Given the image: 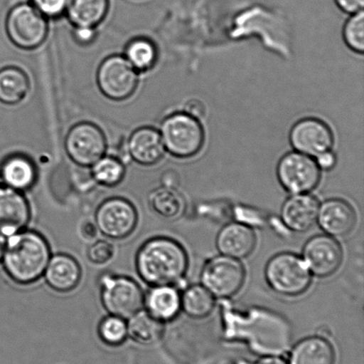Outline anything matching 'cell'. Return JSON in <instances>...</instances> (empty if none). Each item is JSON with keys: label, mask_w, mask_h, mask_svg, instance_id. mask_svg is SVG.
Instances as JSON below:
<instances>
[{"label": "cell", "mask_w": 364, "mask_h": 364, "mask_svg": "<svg viewBox=\"0 0 364 364\" xmlns=\"http://www.w3.org/2000/svg\"><path fill=\"white\" fill-rule=\"evenodd\" d=\"M188 258L183 246L174 239H149L135 258L138 276L149 286L179 284L187 273Z\"/></svg>", "instance_id": "cell-1"}, {"label": "cell", "mask_w": 364, "mask_h": 364, "mask_svg": "<svg viewBox=\"0 0 364 364\" xmlns=\"http://www.w3.org/2000/svg\"><path fill=\"white\" fill-rule=\"evenodd\" d=\"M51 256V247L44 235L26 228L6 238L1 263L14 284L27 286L41 279Z\"/></svg>", "instance_id": "cell-2"}, {"label": "cell", "mask_w": 364, "mask_h": 364, "mask_svg": "<svg viewBox=\"0 0 364 364\" xmlns=\"http://www.w3.org/2000/svg\"><path fill=\"white\" fill-rule=\"evenodd\" d=\"M100 298L109 315L128 320L144 308V292L133 278L105 273L99 280Z\"/></svg>", "instance_id": "cell-3"}, {"label": "cell", "mask_w": 364, "mask_h": 364, "mask_svg": "<svg viewBox=\"0 0 364 364\" xmlns=\"http://www.w3.org/2000/svg\"><path fill=\"white\" fill-rule=\"evenodd\" d=\"M265 276L269 287L285 297L304 293L312 283V274L304 260L291 252H282L270 259Z\"/></svg>", "instance_id": "cell-4"}, {"label": "cell", "mask_w": 364, "mask_h": 364, "mask_svg": "<svg viewBox=\"0 0 364 364\" xmlns=\"http://www.w3.org/2000/svg\"><path fill=\"white\" fill-rule=\"evenodd\" d=\"M160 135L166 150L182 159L198 155L205 142L202 125L186 113L166 117L160 128Z\"/></svg>", "instance_id": "cell-5"}, {"label": "cell", "mask_w": 364, "mask_h": 364, "mask_svg": "<svg viewBox=\"0 0 364 364\" xmlns=\"http://www.w3.org/2000/svg\"><path fill=\"white\" fill-rule=\"evenodd\" d=\"M6 34L17 48L33 50L45 42L48 34V19L31 4H18L6 20Z\"/></svg>", "instance_id": "cell-6"}, {"label": "cell", "mask_w": 364, "mask_h": 364, "mask_svg": "<svg viewBox=\"0 0 364 364\" xmlns=\"http://www.w3.org/2000/svg\"><path fill=\"white\" fill-rule=\"evenodd\" d=\"M139 216L136 208L123 197L103 201L96 209L95 224L105 237L121 241L130 237L136 230Z\"/></svg>", "instance_id": "cell-7"}, {"label": "cell", "mask_w": 364, "mask_h": 364, "mask_svg": "<svg viewBox=\"0 0 364 364\" xmlns=\"http://www.w3.org/2000/svg\"><path fill=\"white\" fill-rule=\"evenodd\" d=\"M201 281L214 298H230L244 285L245 269L240 260L223 255L214 256L203 266Z\"/></svg>", "instance_id": "cell-8"}, {"label": "cell", "mask_w": 364, "mask_h": 364, "mask_svg": "<svg viewBox=\"0 0 364 364\" xmlns=\"http://www.w3.org/2000/svg\"><path fill=\"white\" fill-rule=\"evenodd\" d=\"M100 90L113 101H124L136 91L139 73L122 56L107 57L96 74Z\"/></svg>", "instance_id": "cell-9"}, {"label": "cell", "mask_w": 364, "mask_h": 364, "mask_svg": "<svg viewBox=\"0 0 364 364\" xmlns=\"http://www.w3.org/2000/svg\"><path fill=\"white\" fill-rule=\"evenodd\" d=\"M277 177L282 187L291 194H309L320 183L321 169L312 157L291 152L278 163Z\"/></svg>", "instance_id": "cell-10"}, {"label": "cell", "mask_w": 364, "mask_h": 364, "mask_svg": "<svg viewBox=\"0 0 364 364\" xmlns=\"http://www.w3.org/2000/svg\"><path fill=\"white\" fill-rule=\"evenodd\" d=\"M67 155L77 165L92 167L107 151V140L101 128L91 123L75 125L65 138Z\"/></svg>", "instance_id": "cell-11"}, {"label": "cell", "mask_w": 364, "mask_h": 364, "mask_svg": "<svg viewBox=\"0 0 364 364\" xmlns=\"http://www.w3.org/2000/svg\"><path fill=\"white\" fill-rule=\"evenodd\" d=\"M303 260L310 273L316 277L333 276L343 261V251L340 244L330 235H316L309 239L303 249Z\"/></svg>", "instance_id": "cell-12"}, {"label": "cell", "mask_w": 364, "mask_h": 364, "mask_svg": "<svg viewBox=\"0 0 364 364\" xmlns=\"http://www.w3.org/2000/svg\"><path fill=\"white\" fill-rule=\"evenodd\" d=\"M290 141L296 151L310 157H317L331 151L334 137L331 128L316 118H306L292 127Z\"/></svg>", "instance_id": "cell-13"}, {"label": "cell", "mask_w": 364, "mask_h": 364, "mask_svg": "<svg viewBox=\"0 0 364 364\" xmlns=\"http://www.w3.org/2000/svg\"><path fill=\"white\" fill-rule=\"evenodd\" d=\"M31 209L24 192L0 184V234L5 238L26 229Z\"/></svg>", "instance_id": "cell-14"}, {"label": "cell", "mask_w": 364, "mask_h": 364, "mask_svg": "<svg viewBox=\"0 0 364 364\" xmlns=\"http://www.w3.org/2000/svg\"><path fill=\"white\" fill-rule=\"evenodd\" d=\"M320 203L309 194H292L284 202L281 219L289 230L305 233L316 223Z\"/></svg>", "instance_id": "cell-15"}, {"label": "cell", "mask_w": 364, "mask_h": 364, "mask_svg": "<svg viewBox=\"0 0 364 364\" xmlns=\"http://www.w3.org/2000/svg\"><path fill=\"white\" fill-rule=\"evenodd\" d=\"M317 223L331 237H345L356 224V213L348 202L331 199L319 207Z\"/></svg>", "instance_id": "cell-16"}, {"label": "cell", "mask_w": 364, "mask_h": 364, "mask_svg": "<svg viewBox=\"0 0 364 364\" xmlns=\"http://www.w3.org/2000/svg\"><path fill=\"white\" fill-rule=\"evenodd\" d=\"M46 284L59 293H69L76 290L82 279L80 264L74 256L58 253L51 256L44 276Z\"/></svg>", "instance_id": "cell-17"}, {"label": "cell", "mask_w": 364, "mask_h": 364, "mask_svg": "<svg viewBox=\"0 0 364 364\" xmlns=\"http://www.w3.org/2000/svg\"><path fill=\"white\" fill-rule=\"evenodd\" d=\"M255 230L244 223H230L217 235L216 246L221 255L235 259H246L256 248Z\"/></svg>", "instance_id": "cell-18"}, {"label": "cell", "mask_w": 364, "mask_h": 364, "mask_svg": "<svg viewBox=\"0 0 364 364\" xmlns=\"http://www.w3.org/2000/svg\"><path fill=\"white\" fill-rule=\"evenodd\" d=\"M128 152L135 162L142 166H153L163 159L166 148L159 131L154 128L144 127L130 135Z\"/></svg>", "instance_id": "cell-19"}, {"label": "cell", "mask_w": 364, "mask_h": 364, "mask_svg": "<svg viewBox=\"0 0 364 364\" xmlns=\"http://www.w3.org/2000/svg\"><path fill=\"white\" fill-rule=\"evenodd\" d=\"M181 294L174 285L152 286L144 295V309L160 322H173L181 311Z\"/></svg>", "instance_id": "cell-20"}, {"label": "cell", "mask_w": 364, "mask_h": 364, "mask_svg": "<svg viewBox=\"0 0 364 364\" xmlns=\"http://www.w3.org/2000/svg\"><path fill=\"white\" fill-rule=\"evenodd\" d=\"M37 167L30 158L23 155H13L0 165V181L5 187L24 192L37 182Z\"/></svg>", "instance_id": "cell-21"}, {"label": "cell", "mask_w": 364, "mask_h": 364, "mask_svg": "<svg viewBox=\"0 0 364 364\" xmlns=\"http://www.w3.org/2000/svg\"><path fill=\"white\" fill-rule=\"evenodd\" d=\"M336 353L333 345L323 337L304 338L294 345L289 364H335Z\"/></svg>", "instance_id": "cell-22"}, {"label": "cell", "mask_w": 364, "mask_h": 364, "mask_svg": "<svg viewBox=\"0 0 364 364\" xmlns=\"http://www.w3.org/2000/svg\"><path fill=\"white\" fill-rule=\"evenodd\" d=\"M109 0H68L66 14L74 27L95 28L105 21Z\"/></svg>", "instance_id": "cell-23"}, {"label": "cell", "mask_w": 364, "mask_h": 364, "mask_svg": "<svg viewBox=\"0 0 364 364\" xmlns=\"http://www.w3.org/2000/svg\"><path fill=\"white\" fill-rule=\"evenodd\" d=\"M148 202L153 212L167 220L179 219L187 208L186 199L177 188L163 185L151 192Z\"/></svg>", "instance_id": "cell-24"}, {"label": "cell", "mask_w": 364, "mask_h": 364, "mask_svg": "<svg viewBox=\"0 0 364 364\" xmlns=\"http://www.w3.org/2000/svg\"><path fill=\"white\" fill-rule=\"evenodd\" d=\"M128 338L141 345H151L161 340L166 323L141 309L127 320Z\"/></svg>", "instance_id": "cell-25"}, {"label": "cell", "mask_w": 364, "mask_h": 364, "mask_svg": "<svg viewBox=\"0 0 364 364\" xmlns=\"http://www.w3.org/2000/svg\"><path fill=\"white\" fill-rule=\"evenodd\" d=\"M30 88V78L23 70L13 66L0 70V102L16 105L26 98Z\"/></svg>", "instance_id": "cell-26"}, {"label": "cell", "mask_w": 364, "mask_h": 364, "mask_svg": "<svg viewBox=\"0 0 364 364\" xmlns=\"http://www.w3.org/2000/svg\"><path fill=\"white\" fill-rule=\"evenodd\" d=\"M181 310L194 319L209 316L215 308V298L203 285H192L181 294Z\"/></svg>", "instance_id": "cell-27"}, {"label": "cell", "mask_w": 364, "mask_h": 364, "mask_svg": "<svg viewBox=\"0 0 364 364\" xmlns=\"http://www.w3.org/2000/svg\"><path fill=\"white\" fill-rule=\"evenodd\" d=\"M158 57L156 45L146 38H134L124 50V58L138 73L151 71L155 66Z\"/></svg>", "instance_id": "cell-28"}, {"label": "cell", "mask_w": 364, "mask_h": 364, "mask_svg": "<svg viewBox=\"0 0 364 364\" xmlns=\"http://www.w3.org/2000/svg\"><path fill=\"white\" fill-rule=\"evenodd\" d=\"M92 180L105 187H116L126 176V167L119 159L103 156L92 166Z\"/></svg>", "instance_id": "cell-29"}, {"label": "cell", "mask_w": 364, "mask_h": 364, "mask_svg": "<svg viewBox=\"0 0 364 364\" xmlns=\"http://www.w3.org/2000/svg\"><path fill=\"white\" fill-rule=\"evenodd\" d=\"M97 331L103 343L109 347H119L128 338L127 320L108 315L100 321Z\"/></svg>", "instance_id": "cell-30"}, {"label": "cell", "mask_w": 364, "mask_h": 364, "mask_svg": "<svg viewBox=\"0 0 364 364\" xmlns=\"http://www.w3.org/2000/svg\"><path fill=\"white\" fill-rule=\"evenodd\" d=\"M346 44L353 51L358 53L364 52V13L360 11L353 14L346 23L343 30Z\"/></svg>", "instance_id": "cell-31"}, {"label": "cell", "mask_w": 364, "mask_h": 364, "mask_svg": "<svg viewBox=\"0 0 364 364\" xmlns=\"http://www.w3.org/2000/svg\"><path fill=\"white\" fill-rule=\"evenodd\" d=\"M115 254V246L103 240L95 241L87 251V259L96 266L105 265L113 259Z\"/></svg>", "instance_id": "cell-32"}, {"label": "cell", "mask_w": 364, "mask_h": 364, "mask_svg": "<svg viewBox=\"0 0 364 364\" xmlns=\"http://www.w3.org/2000/svg\"><path fill=\"white\" fill-rule=\"evenodd\" d=\"M31 5L48 18H58L66 13L68 0H31Z\"/></svg>", "instance_id": "cell-33"}, {"label": "cell", "mask_w": 364, "mask_h": 364, "mask_svg": "<svg viewBox=\"0 0 364 364\" xmlns=\"http://www.w3.org/2000/svg\"><path fill=\"white\" fill-rule=\"evenodd\" d=\"M75 41L81 46H88L95 41L96 28L88 27H75L73 31Z\"/></svg>", "instance_id": "cell-34"}, {"label": "cell", "mask_w": 364, "mask_h": 364, "mask_svg": "<svg viewBox=\"0 0 364 364\" xmlns=\"http://www.w3.org/2000/svg\"><path fill=\"white\" fill-rule=\"evenodd\" d=\"M185 113L196 120L201 119L205 114V106L198 99H192L186 103Z\"/></svg>", "instance_id": "cell-35"}, {"label": "cell", "mask_w": 364, "mask_h": 364, "mask_svg": "<svg viewBox=\"0 0 364 364\" xmlns=\"http://www.w3.org/2000/svg\"><path fill=\"white\" fill-rule=\"evenodd\" d=\"M335 1L338 6L346 13L355 14L363 9L364 0H335Z\"/></svg>", "instance_id": "cell-36"}, {"label": "cell", "mask_w": 364, "mask_h": 364, "mask_svg": "<svg viewBox=\"0 0 364 364\" xmlns=\"http://www.w3.org/2000/svg\"><path fill=\"white\" fill-rule=\"evenodd\" d=\"M316 163L321 170H330L333 169L336 164V157L331 151H328L322 153L316 157Z\"/></svg>", "instance_id": "cell-37"}, {"label": "cell", "mask_w": 364, "mask_h": 364, "mask_svg": "<svg viewBox=\"0 0 364 364\" xmlns=\"http://www.w3.org/2000/svg\"><path fill=\"white\" fill-rule=\"evenodd\" d=\"M97 227H96L95 222L92 223L91 221H87L81 224L80 227V234L81 236L85 239V240L91 241L94 240L98 233Z\"/></svg>", "instance_id": "cell-38"}, {"label": "cell", "mask_w": 364, "mask_h": 364, "mask_svg": "<svg viewBox=\"0 0 364 364\" xmlns=\"http://www.w3.org/2000/svg\"><path fill=\"white\" fill-rule=\"evenodd\" d=\"M163 187L176 188L178 184H179V177L176 173L171 172L165 174L163 180Z\"/></svg>", "instance_id": "cell-39"}, {"label": "cell", "mask_w": 364, "mask_h": 364, "mask_svg": "<svg viewBox=\"0 0 364 364\" xmlns=\"http://www.w3.org/2000/svg\"><path fill=\"white\" fill-rule=\"evenodd\" d=\"M255 364H287L284 359L277 358V356H266L259 360Z\"/></svg>", "instance_id": "cell-40"}, {"label": "cell", "mask_w": 364, "mask_h": 364, "mask_svg": "<svg viewBox=\"0 0 364 364\" xmlns=\"http://www.w3.org/2000/svg\"><path fill=\"white\" fill-rule=\"evenodd\" d=\"M6 238L0 234V263L3 258L4 251H5Z\"/></svg>", "instance_id": "cell-41"}]
</instances>
